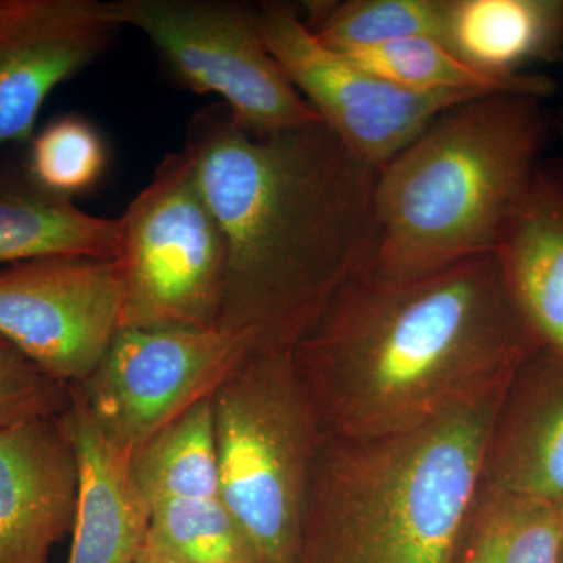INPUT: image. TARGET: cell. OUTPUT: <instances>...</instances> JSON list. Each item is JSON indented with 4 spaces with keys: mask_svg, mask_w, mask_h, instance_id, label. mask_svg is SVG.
Segmentation results:
<instances>
[{
    "mask_svg": "<svg viewBox=\"0 0 563 563\" xmlns=\"http://www.w3.org/2000/svg\"><path fill=\"white\" fill-rule=\"evenodd\" d=\"M181 151L228 246L218 328L292 350L373 263L379 168L321 121L255 132L222 103L191 118Z\"/></svg>",
    "mask_w": 563,
    "mask_h": 563,
    "instance_id": "cell-1",
    "label": "cell"
},
{
    "mask_svg": "<svg viewBox=\"0 0 563 563\" xmlns=\"http://www.w3.org/2000/svg\"><path fill=\"white\" fill-rule=\"evenodd\" d=\"M496 254L390 279L372 265L291 350L324 435L420 428L509 380L539 350Z\"/></svg>",
    "mask_w": 563,
    "mask_h": 563,
    "instance_id": "cell-2",
    "label": "cell"
},
{
    "mask_svg": "<svg viewBox=\"0 0 563 563\" xmlns=\"http://www.w3.org/2000/svg\"><path fill=\"white\" fill-rule=\"evenodd\" d=\"M510 379L410 431L322 435L299 563H461Z\"/></svg>",
    "mask_w": 563,
    "mask_h": 563,
    "instance_id": "cell-3",
    "label": "cell"
},
{
    "mask_svg": "<svg viewBox=\"0 0 563 563\" xmlns=\"http://www.w3.org/2000/svg\"><path fill=\"white\" fill-rule=\"evenodd\" d=\"M550 125L543 101L512 92L440 114L377 174L373 272L413 279L495 254Z\"/></svg>",
    "mask_w": 563,
    "mask_h": 563,
    "instance_id": "cell-4",
    "label": "cell"
},
{
    "mask_svg": "<svg viewBox=\"0 0 563 563\" xmlns=\"http://www.w3.org/2000/svg\"><path fill=\"white\" fill-rule=\"evenodd\" d=\"M220 499L261 563H299L322 429L291 350L254 347L211 396Z\"/></svg>",
    "mask_w": 563,
    "mask_h": 563,
    "instance_id": "cell-5",
    "label": "cell"
},
{
    "mask_svg": "<svg viewBox=\"0 0 563 563\" xmlns=\"http://www.w3.org/2000/svg\"><path fill=\"white\" fill-rule=\"evenodd\" d=\"M120 221L121 328H218L228 246L184 151L163 157Z\"/></svg>",
    "mask_w": 563,
    "mask_h": 563,
    "instance_id": "cell-6",
    "label": "cell"
},
{
    "mask_svg": "<svg viewBox=\"0 0 563 563\" xmlns=\"http://www.w3.org/2000/svg\"><path fill=\"white\" fill-rule=\"evenodd\" d=\"M118 27L157 47L177 79L221 99L243 128L282 131L320 121L263 36L257 7L229 0H111Z\"/></svg>",
    "mask_w": 563,
    "mask_h": 563,
    "instance_id": "cell-7",
    "label": "cell"
},
{
    "mask_svg": "<svg viewBox=\"0 0 563 563\" xmlns=\"http://www.w3.org/2000/svg\"><path fill=\"white\" fill-rule=\"evenodd\" d=\"M252 350L250 336L220 328H121L76 388L103 435L132 454L210 399Z\"/></svg>",
    "mask_w": 563,
    "mask_h": 563,
    "instance_id": "cell-8",
    "label": "cell"
},
{
    "mask_svg": "<svg viewBox=\"0 0 563 563\" xmlns=\"http://www.w3.org/2000/svg\"><path fill=\"white\" fill-rule=\"evenodd\" d=\"M258 20L269 51L322 124L363 162L383 168L440 114L488 95L404 90L322 44L299 7L263 2Z\"/></svg>",
    "mask_w": 563,
    "mask_h": 563,
    "instance_id": "cell-9",
    "label": "cell"
},
{
    "mask_svg": "<svg viewBox=\"0 0 563 563\" xmlns=\"http://www.w3.org/2000/svg\"><path fill=\"white\" fill-rule=\"evenodd\" d=\"M121 312L117 258L43 255L0 269V336L68 387L98 368Z\"/></svg>",
    "mask_w": 563,
    "mask_h": 563,
    "instance_id": "cell-10",
    "label": "cell"
},
{
    "mask_svg": "<svg viewBox=\"0 0 563 563\" xmlns=\"http://www.w3.org/2000/svg\"><path fill=\"white\" fill-rule=\"evenodd\" d=\"M118 29L101 0H0V147L31 143L51 92Z\"/></svg>",
    "mask_w": 563,
    "mask_h": 563,
    "instance_id": "cell-11",
    "label": "cell"
},
{
    "mask_svg": "<svg viewBox=\"0 0 563 563\" xmlns=\"http://www.w3.org/2000/svg\"><path fill=\"white\" fill-rule=\"evenodd\" d=\"M79 485L63 415L0 429V563H52L76 523Z\"/></svg>",
    "mask_w": 563,
    "mask_h": 563,
    "instance_id": "cell-12",
    "label": "cell"
},
{
    "mask_svg": "<svg viewBox=\"0 0 563 563\" xmlns=\"http://www.w3.org/2000/svg\"><path fill=\"white\" fill-rule=\"evenodd\" d=\"M481 493L563 503V354L539 347L504 393Z\"/></svg>",
    "mask_w": 563,
    "mask_h": 563,
    "instance_id": "cell-13",
    "label": "cell"
},
{
    "mask_svg": "<svg viewBox=\"0 0 563 563\" xmlns=\"http://www.w3.org/2000/svg\"><path fill=\"white\" fill-rule=\"evenodd\" d=\"M63 421L79 459V504L68 563H135L151 509L129 472L131 453L103 435L76 387Z\"/></svg>",
    "mask_w": 563,
    "mask_h": 563,
    "instance_id": "cell-14",
    "label": "cell"
},
{
    "mask_svg": "<svg viewBox=\"0 0 563 563\" xmlns=\"http://www.w3.org/2000/svg\"><path fill=\"white\" fill-rule=\"evenodd\" d=\"M495 254L540 346L563 354V158L537 166Z\"/></svg>",
    "mask_w": 563,
    "mask_h": 563,
    "instance_id": "cell-15",
    "label": "cell"
},
{
    "mask_svg": "<svg viewBox=\"0 0 563 563\" xmlns=\"http://www.w3.org/2000/svg\"><path fill=\"white\" fill-rule=\"evenodd\" d=\"M442 41L470 68L520 80L562 60L563 0H446Z\"/></svg>",
    "mask_w": 563,
    "mask_h": 563,
    "instance_id": "cell-16",
    "label": "cell"
},
{
    "mask_svg": "<svg viewBox=\"0 0 563 563\" xmlns=\"http://www.w3.org/2000/svg\"><path fill=\"white\" fill-rule=\"evenodd\" d=\"M120 218L87 213L36 184L21 161L0 158V263L43 255L117 258Z\"/></svg>",
    "mask_w": 563,
    "mask_h": 563,
    "instance_id": "cell-17",
    "label": "cell"
},
{
    "mask_svg": "<svg viewBox=\"0 0 563 563\" xmlns=\"http://www.w3.org/2000/svg\"><path fill=\"white\" fill-rule=\"evenodd\" d=\"M129 472L150 509L163 503L220 496L211 398L196 404L136 448Z\"/></svg>",
    "mask_w": 563,
    "mask_h": 563,
    "instance_id": "cell-18",
    "label": "cell"
},
{
    "mask_svg": "<svg viewBox=\"0 0 563 563\" xmlns=\"http://www.w3.org/2000/svg\"><path fill=\"white\" fill-rule=\"evenodd\" d=\"M344 55L380 79L409 91H457L473 95L512 92L544 101L558 88L554 79L536 73L514 81L492 79L470 68L444 46L442 40L433 36H410L373 49Z\"/></svg>",
    "mask_w": 563,
    "mask_h": 563,
    "instance_id": "cell-19",
    "label": "cell"
},
{
    "mask_svg": "<svg viewBox=\"0 0 563 563\" xmlns=\"http://www.w3.org/2000/svg\"><path fill=\"white\" fill-rule=\"evenodd\" d=\"M563 503L479 493L461 563H562Z\"/></svg>",
    "mask_w": 563,
    "mask_h": 563,
    "instance_id": "cell-20",
    "label": "cell"
},
{
    "mask_svg": "<svg viewBox=\"0 0 563 563\" xmlns=\"http://www.w3.org/2000/svg\"><path fill=\"white\" fill-rule=\"evenodd\" d=\"M446 0H346L299 7L302 20L325 46L354 54L410 36L442 40Z\"/></svg>",
    "mask_w": 563,
    "mask_h": 563,
    "instance_id": "cell-21",
    "label": "cell"
},
{
    "mask_svg": "<svg viewBox=\"0 0 563 563\" xmlns=\"http://www.w3.org/2000/svg\"><path fill=\"white\" fill-rule=\"evenodd\" d=\"M143 551L177 563H261L220 496L152 507Z\"/></svg>",
    "mask_w": 563,
    "mask_h": 563,
    "instance_id": "cell-22",
    "label": "cell"
},
{
    "mask_svg": "<svg viewBox=\"0 0 563 563\" xmlns=\"http://www.w3.org/2000/svg\"><path fill=\"white\" fill-rule=\"evenodd\" d=\"M25 165L44 190L74 201L99 187L109 151L92 122L79 114H63L32 136Z\"/></svg>",
    "mask_w": 563,
    "mask_h": 563,
    "instance_id": "cell-23",
    "label": "cell"
},
{
    "mask_svg": "<svg viewBox=\"0 0 563 563\" xmlns=\"http://www.w3.org/2000/svg\"><path fill=\"white\" fill-rule=\"evenodd\" d=\"M70 387L41 372L0 336V429L68 410Z\"/></svg>",
    "mask_w": 563,
    "mask_h": 563,
    "instance_id": "cell-24",
    "label": "cell"
},
{
    "mask_svg": "<svg viewBox=\"0 0 563 563\" xmlns=\"http://www.w3.org/2000/svg\"><path fill=\"white\" fill-rule=\"evenodd\" d=\"M135 563H177V562L169 561V559L161 558V555H155L152 553H147V551L141 550L139 559H136Z\"/></svg>",
    "mask_w": 563,
    "mask_h": 563,
    "instance_id": "cell-25",
    "label": "cell"
},
{
    "mask_svg": "<svg viewBox=\"0 0 563 563\" xmlns=\"http://www.w3.org/2000/svg\"><path fill=\"white\" fill-rule=\"evenodd\" d=\"M554 131L559 133V136L563 140V103L561 110L558 111L553 121Z\"/></svg>",
    "mask_w": 563,
    "mask_h": 563,
    "instance_id": "cell-26",
    "label": "cell"
},
{
    "mask_svg": "<svg viewBox=\"0 0 563 563\" xmlns=\"http://www.w3.org/2000/svg\"><path fill=\"white\" fill-rule=\"evenodd\" d=\"M562 62H563V55H562Z\"/></svg>",
    "mask_w": 563,
    "mask_h": 563,
    "instance_id": "cell-27",
    "label": "cell"
},
{
    "mask_svg": "<svg viewBox=\"0 0 563 563\" xmlns=\"http://www.w3.org/2000/svg\"><path fill=\"white\" fill-rule=\"evenodd\" d=\"M562 563H563V558H562Z\"/></svg>",
    "mask_w": 563,
    "mask_h": 563,
    "instance_id": "cell-28",
    "label": "cell"
}]
</instances>
